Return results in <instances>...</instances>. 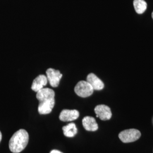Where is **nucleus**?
I'll use <instances>...</instances> for the list:
<instances>
[{
	"instance_id": "obj_11",
	"label": "nucleus",
	"mask_w": 153,
	"mask_h": 153,
	"mask_svg": "<svg viewBox=\"0 0 153 153\" xmlns=\"http://www.w3.org/2000/svg\"><path fill=\"white\" fill-rule=\"evenodd\" d=\"M62 131L64 136L66 137H73L76 135L78 129L76 124L73 123H71L67 126H63Z\"/></svg>"
},
{
	"instance_id": "obj_5",
	"label": "nucleus",
	"mask_w": 153,
	"mask_h": 153,
	"mask_svg": "<svg viewBox=\"0 0 153 153\" xmlns=\"http://www.w3.org/2000/svg\"><path fill=\"white\" fill-rule=\"evenodd\" d=\"M47 78L50 85L53 88H57L62 76V74L58 70H55L53 68H49L46 71Z\"/></svg>"
},
{
	"instance_id": "obj_13",
	"label": "nucleus",
	"mask_w": 153,
	"mask_h": 153,
	"mask_svg": "<svg viewBox=\"0 0 153 153\" xmlns=\"http://www.w3.org/2000/svg\"><path fill=\"white\" fill-rule=\"evenodd\" d=\"M50 153H63L62 152H61L59 150H52Z\"/></svg>"
},
{
	"instance_id": "obj_12",
	"label": "nucleus",
	"mask_w": 153,
	"mask_h": 153,
	"mask_svg": "<svg viewBox=\"0 0 153 153\" xmlns=\"http://www.w3.org/2000/svg\"><path fill=\"white\" fill-rule=\"evenodd\" d=\"M133 5L136 13L141 14L147 9V3L144 0H134Z\"/></svg>"
},
{
	"instance_id": "obj_7",
	"label": "nucleus",
	"mask_w": 153,
	"mask_h": 153,
	"mask_svg": "<svg viewBox=\"0 0 153 153\" xmlns=\"http://www.w3.org/2000/svg\"><path fill=\"white\" fill-rule=\"evenodd\" d=\"M79 116V113L76 109H64L61 112L59 119L62 121H71L77 119Z\"/></svg>"
},
{
	"instance_id": "obj_9",
	"label": "nucleus",
	"mask_w": 153,
	"mask_h": 153,
	"mask_svg": "<svg viewBox=\"0 0 153 153\" xmlns=\"http://www.w3.org/2000/svg\"><path fill=\"white\" fill-rule=\"evenodd\" d=\"M47 83L48 79L47 76L42 74L39 75L33 81L31 89L37 93L39 90L44 88V86L47 85Z\"/></svg>"
},
{
	"instance_id": "obj_2",
	"label": "nucleus",
	"mask_w": 153,
	"mask_h": 153,
	"mask_svg": "<svg viewBox=\"0 0 153 153\" xmlns=\"http://www.w3.org/2000/svg\"><path fill=\"white\" fill-rule=\"evenodd\" d=\"M29 136L27 131L19 129L11 137L9 141V149L12 153H19L23 150L27 145Z\"/></svg>"
},
{
	"instance_id": "obj_3",
	"label": "nucleus",
	"mask_w": 153,
	"mask_h": 153,
	"mask_svg": "<svg viewBox=\"0 0 153 153\" xmlns=\"http://www.w3.org/2000/svg\"><path fill=\"white\" fill-rule=\"evenodd\" d=\"M74 91L78 96L82 98H86L93 94L94 89L86 81H81L77 83L74 88Z\"/></svg>"
},
{
	"instance_id": "obj_1",
	"label": "nucleus",
	"mask_w": 153,
	"mask_h": 153,
	"mask_svg": "<svg viewBox=\"0 0 153 153\" xmlns=\"http://www.w3.org/2000/svg\"><path fill=\"white\" fill-rule=\"evenodd\" d=\"M55 91L49 88H43L37 92L38 112L40 115L49 114L52 112L55 105Z\"/></svg>"
},
{
	"instance_id": "obj_10",
	"label": "nucleus",
	"mask_w": 153,
	"mask_h": 153,
	"mask_svg": "<svg viewBox=\"0 0 153 153\" xmlns=\"http://www.w3.org/2000/svg\"><path fill=\"white\" fill-rule=\"evenodd\" d=\"M82 124L83 128L88 131H94L98 129V125L93 117H85L82 120Z\"/></svg>"
},
{
	"instance_id": "obj_8",
	"label": "nucleus",
	"mask_w": 153,
	"mask_h": 153,
	"mask_svg": "<svg viewBox=\"0 0 153 153\" xmlns=\"http://www.w3.org/2000/svg\"><path fill=\"white\" fill-rule=\"evenodd\" d=\"M86 81L90 84L94 90H101L104 88V83L94 73H90L88 75Z\"/></svg>"
},
{
	"instance_id": "obj_14",
	"label": "nucleus",
	"mask_w": 153,
	"mask_h": 153,
	"mask_svg": "<svg viewBox=\"0 0 153 153\" xmlns=\"http://www.w3.org/2000/svg\"><path fill=\"white\" fill-rule=\"evenodd\" d=\"M1 140H2V133L0 131V142L1 141Z\"/></svg>"
},
{
	"instance_id": "obj_6",
	"label": "nucleus",
	"mask_w": 153,
	"mask_h": 153,
	"mask_svg": "<svg viewBox=\"0 0 153 153\" xmlns=\"http://www.w3.org/2000/svg\"><path fill=\"white\" fill-rule=\"evenodd\" d=\"M94 111L97 115V117L102 120H108L112 117V112L110 108L104 104L96 106Z\"/></svg>"
},
{
	"instance_id": "obj_4",
	"label": "nucleus",
	"mask_w": 153,
	"mask_h": 153,
	"mask_svg": "<svg viewBox=\"0 0 153 153\" xmlns=\"http://www.w3.org/2000/svg\"><path fill=\"white\" fill-rule=\"evenodd\" d=\"M141 132L136 129H126L121 131L119 137L121 141L124 143L134 142L141 137Z\"/></svg>"
},
{
	"instance_id": "obj_15",
	"label": "nucleus",
	"mask_w": 153,
	"mask_h": 153,
	"mask_svg": "<svg viewBox=\"0 0 153 153\" xmlns=\"http://www.w3.org/2000/svg\"><path fill=\"white\" fill-rule=\"evenodd\" d=\"M152 18L153 19V13H152Z\"/></svg>"
}]
</instances>
